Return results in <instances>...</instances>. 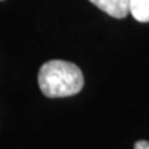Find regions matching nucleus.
<instances>
[{"label":"nucleus","mask_w":149,"mask_h":149,"mask_svg":"<svg viewBox=\"0 0 149 149\" xmlns=\"http://www.w3.org/2000/svg\"><path fill=\"white\" fill-rule=\"evenodd\" d=\"M130 14L138 22H149V0H130Z\"/></svg>","instance_id":"nucleus-3"},{"label":"nucleus","mask_w":149,"mask_h":149,"mask_svg":"<svg viewBox=\"0 0 149 149\" xmlns=\"http://www.w3.org/2000/svg\"><path fill=\"white\" fill-rule=\"evenodd\" d=\"M0 1H3V0H0Z\"/></svg>","instance_id":"nucleus-5"},{"label":"nucleus","mask_w":149,"mask_h":149,"mask_svg":"<svg viewBox=\"0 0 149 149\" xmlns=\"http://www.w3.org/2000/svg\"><path fill=\"white\" fill-rule=\"evenodd\" d=\"M108 15L122 19L130 14V0H88Z\"/></svg>","instance_id":"nucleus-2"},{"label":"nucleus","mask_w":149,"mask_h":149,"mask_svg":"<svg viewBox=\"0 0 149 149\" xmlns=\"http://www.w3.org/2000/svg\"><path fill=\"white\" fill-rule=\"evenodd\" d=\"M37 80L42 93L48 98L74 95L84 86V77L79 66L62 59H53L43 64Z\"/></svg>","instance_id":"nucleus-1"},{"label":"nucleus","mask_w":149,"mask_h":149,"mask_svg":"<svg viewBox=\"0 0 149 149\" xmlns=\"http://www.w3.org/2000/svg\"><path fill=\"white\" fill-rule=\"evenodd\" d=\"M134 149H149V141H138V142H135Z\"/></svg>","instance_id":"nucleus-4"}]
</instances>
